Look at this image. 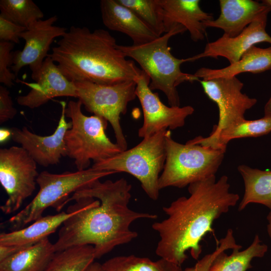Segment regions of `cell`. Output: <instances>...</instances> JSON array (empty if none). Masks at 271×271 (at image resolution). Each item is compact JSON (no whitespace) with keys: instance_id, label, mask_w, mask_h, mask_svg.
Masks as SVG:
<instances>
[{"instance_id":"obj_1","label":"cell","mask_w":271,"mask_h":271,"mask_svg":"<svg viewBox=\"0 0 271 271\" xmlns=\"http://www.w3.org/2000/svg\"><path fill=\"white\" fill-rule=\"evenodd\" d=\"M131 189V185L121 178L97 180L74 193L68 202L75 200L79 209L59 230L53 244L55 251L91 245L96 259L136 238L138 233L130 229L131 224L140 219H155L157 215L129 208Z\"/></svg>"},{"instance_id":"obj_2","label":"cell","mask_w":271,"mask_h":271,"mask_svg":"<svg viewBox=\"0 0 271 271\" xmlns=\"http://www.w3.org/2000/svg\"><path fill=\"white\" fill-rule=\"evenodd\" d=\"M230 188L227 176L216 180L214 176L190 184L188 197H179L164 207L167 217L152 225L160 237L156 254L180 266L187 258V251L198 259L202 251L201 241L207 233L213 232L214 221L239 199Z\"/></svg>"},{"instance_id":"obj_3","label":"cell","mask_w":271,"mask_h":271,"mask_svg":"<svg viewBox=\"0 0 271 271\" xmlns=\"http://www.w3.org/2000/svg\"><path fill=\"white\" fill-rule=\"evenodd\" d=\"M115 38L105 30L91 31L72 26L49 54L62 74L75 83L111 84L135 80L143 73L117 48Z\"/></svg>"},{"instance_id":"obj_4","label":"cell","mask_w":271,"mask_h":271,"mask_svg":"<svg viewBox=\"0 0 271 271\" xmlns=\"http://www.w3.org/2000/svg\"><path fill=\"white\" fill-rule=\"evenodd\" d=\"M187 30L180 25L174 26L168 32L156 39L139 45H117L126 57L135 60L149 76V87L153 91L159 90L166 95L170 106H180L177 87L185 82L199 81L194 74L184 73L181 70L186 58L174 57L168 45L173 36L183 34Z\"/></svg>"},{"instance_id":"obj_5","label":"cell","mask_w":271,"mask_h":271,"mask_svg":"<svg viewBox=\"0 0 271 271\" xmlns=\"http://www.w3.org/2000/svg\"><path fill=\"white\" fill-rule=\"evenodd\" d=\"M115 173L93 167L61 174L41 172L36 180L39 186L38 193L25 208L9 219L10 228L12 231L24 228L42 217L44 211L50 207L60 211L68 203L70 194Z\"/></svg>"},{"instance_id":"obj_6","label":"cell","mask_w":271,"mask_h":271,"mask_svg":"<svg viewBox=\"0 0 271 271\" xmlns=\"http://www.w3.org/2000/svg\"><path fill=\"white\" fill-rule=\"evenodd\" d=\"M166 158L159 179L160 190L183 188L215 176L225 151L174 141L168 129L166 137Z\"/></svg>"},{"instance_id":"obj_7","label":"cell","mask_w":271,"mask_h":271,"mask_svg":"<svg viewBox=\"0 0 271 271\" xmlns=\"http://www.w3.org/2000/svg\"><path fill=\"white\" fill-rule=\"evenodd\" d=\"M82 106L79 100H70L65 109L72 123L65 137L67 156L74 160L78 170L88 169L91 160L95 163L122 151L106 136L108 122L99 116L85 115Z\"/></svg>"},{"instance_id":"obj_8","label":"cell","mask_w":271,"mask_h":271,"mask_svg":"<svg viewBox=\"0 0 271 271\" xmlns=\"http://www.w3.org/2000/svg\"><path fill=\"white\" fill-rule=\"evenodd\" d=\"M168 129L143 138L135 147L93 165L96 169L125 172L137 178L148 196L157 200L159 179L166 161V137Z\"/></svg>"},{"instance_id":"obj_9","label":"cell","mask_w":271,"mask_h":271,"mask_svg":"<svg viewBox=\"0 0 271 271\" xmlns=\"http://www.w3.org/2000/svg\"><path fill=\"white\" fill-rule=\"evenodd\" d=\"M77 98L85 109L109 122L113 129L116 144L122 151L127 142L120 125V115L126 113L128 103L137 97L134 80L102 84L88 81L75 82Z\"/></svg>"},{"instance_id":"obj_10","label":"cell","mask_w":271,"mask_h":271,"mask_svg":"<svg viewBox=\"0 0 271 271\" xmlns=\"http://www.w3.org/2000/svg\"><path fill=\"white\" fill-rule=\"evenodd\" d=\"M199 81L206 95L216 104L219 119L208 137L198 136L188 142L212 148L220 132L245 119L246 111L256 103L257 100L242 92L243 83L236 76Z\"/></svg>"},{"instance_id":"obj_11","label":"cell","mask_w":271,"mask_h":271,"mask_svg":"<svg viewBox=\"0 0 271 271\" xmlns=\"http://www.w3.org/2000/svg\"><path fill=\"white\" fill-rule=\"evenodd\" d=\"M37 163L22 147L0 149V182L8 198L0 208L9 214L17 211L36 189Z\"/></svg>"},{"instance_id":"obj_12","label":"cell","mask_w":271,"mask_h":271,"mask_svg":"<svg viewBox=\"0 0 271 271\" xmlns=\"http://www.w3.org/2000/svg\"><path fill=\"white\" fill-rule=\"evenodd\" d=\"M136 95L144 114L143 125L138 130L140 138H147L165 129H175L182 127L186 118L194 112L190 105L168 106L161 100L158 94L150 89V79L143 71L135 80Z\"/></svg>"},{"instance_id":"obj_13","label":"cell","mask_w":271,"mask_h":271,"mask_svg":"<svg viewBox=\"0 0 271 271\" xmlns=\"http://www.w3.org/2000/svg\"><path fill=\"white\" fill-rule=\"evenodd\" d=\"M56 16L45 20H38L32 23L27 30L22 33L20 38L25 44L21 51L12 52L11 71L17 76L21 69L29 66L32 71L31 77L34 81L37 77L54 40L62 37L67 29L54 25L57 21Z\"/></svg>"},{"instance_id":"obj_14","label":"cell","mask_w":271,"mask_h":271,"mask_svg":"<svg viewBox=\"0 0 271 271\" xmlns=\"http://www.w3.org/2000/svg\"><path fill=\"white\" fill-rule=\"evenodd\" d=\"M61 114L58 125L53 134L42 136L30 131L24 126L22 128L10 129L12 139L20 144L37 164L48 167L60 163L62 157L67 156L65 137L72 126L71 122L66 120V103L61 101Z\"/></svg>"},{"instance_id":"obj_15","label":"cell","mask_w":271,"mask_h":271,"mask_svg":"<svg viewBox=\"0 0 271 271\" xmlns=\"http://www.w3.org/2000/svg\"><path fill=\"white\" fill-rule=\"evenodd\" d=\"M268 13L259 17L234 37L223 34L216 41L208 43L203 52L186 58V62L207 57L217 59L222 57L231 64L237 62L246 51L255 44L262 42L271 44V37L265 30Z\"/></svg>"},{"instance_id":"obj_16","label":"cell","mask_w":271,"mask_h":271,"mask_svg":"<svg viewBox=\"0 0 271 271\" xmlns=\"http://www.w3.org/2000/svg\"><path fill=\"white\" fill-rule=\"evenodd\" d=\"M35 82L26 83L31 88L27 94L17 98L18 103L34 109L40 107L51 99L62 96L77 98L75 83L69 80L61 72L53 60L47 57Z\"/></svg>"},{"instance_id":"obj_17","label":"cell","mask_w":271,"mask_h":271,"mask_svg":"<svg viewBox=\"0 0 271 271\" xmlns=\"http://www.w3.org/2000/svg\"><path fill=\"white\" fill-rule=\"evenodd\" d=\"M200 3L199 0H159L165 33L180 25L189 32L194 42L203 40L206 35L205 23L214 17L202 10Z\"/></svg>"},{"instance_id":"obj_18","label":"cell","mask_w":271,"mask_h":271,"mask_svg":"<svg viewBox=\"0 0 271 271\" xmlns=\"http://www.w3.org/2000/svg\"><path fill=\"white\" fill-rule=\"evenodd\" d=\"M220 13L215 20L205 22L206 28L220 29L230 37L239 34L254 20L271 11V6L263 1L220 0Z\"/></svg>"},{"instance_id":"obj_19","label":"cell","mask_w":271,"mask_h":271,"mask_svg":"<svg viewBox=\"0 0 271 271\" xmlns=\"http://www.w3.org/2000/svg\"><path fill=\"white\" fill-rule=\"evenodd\" d=\"M101 18L109 30L128 36L134 45L149 43L158 36L130 9L117 0H102L100 2Z\"/></svg>"},{"instance_id":"obj_20","label":"cell","mask_w":271,"mask_h":271,"mask_svg":"<svg viewBox=\"0 0 271 271\" xmlns=\"http://www.w3.org/2000/svg\"><path fill=\"white\" fill-rule=\"evenodd\" d=\"M78 203L69 206L66 212L42 216L29 226L10 232L0 234V245L26 248L37 243L55 232L57 228L79 210Z\"/></svg>"},{"instance_id":"obj_21","label":"cell","mask_w":271,"mask_h":271,"mask_svg":"<svg viewBox=\"0 0 271 271\" xmlns=\"http://www.w3.org/2000/svg\"><path fill=\"white\" fill-rule=\"evenodd\" d=\"M271 69V46L260 48L255 46L246 51L236 62L221 69L202 67L194 74L203 80L231 78L243 72L261 73Z\"/></svg>"},{"instance_id":"obj_22","label":"cell","mask_w":271,"mask_h":271,"mask_svg":"<svg viewBox=\"0 0 271 271\" xmlns=\"http://www.w3.org/2000/svg\"><path fill=\"white\" fill-rule=\"evenodd\" d=\"M55 253L47 237L0 261V271H43Z\"/></svg>"},{"instance_id":"obj_23","label":"cell","mask_w":271,"mask_h":271,"mask_svg":"<svg viewBox=\"0 0 271 271\" xmlns=\"http://www.w3.org/2000/svg\"><path fill=\"white\" fill-rule=\"evenodd\" d=\"M237 170L244 186L238 210H244L251 203L261 204L271 210V171L252 168L245 165L239 166Z\"/></svg>"},{"instance_id":"obj_24","label":"cell","mask_w":271,"mask_h":271,"mask_svg":"<svg viewBox=\"0 0 271 271\" xmlns=\"http://www.w3.org/2000/svg\"><path fill=\"white\" fill-rule=\"evenodd\" d=\"M267 250V246L262 242L256 234L246 249H233L229 255L225 251L219 253L213 260L208 271H246L252 267L251 261L254 258L263 257Z\"/></svg>"},{"instance_id":"obj_25","label":"cell","mask_w":271,"mask_h":271,"mask_svg":"<svg viewBox=\"0 0 271 271\" xmlns=\"http://www.w3.org/2000/svg\"><path fill=\"white\" fill-rule=\"evenodd\" d=\"M95 259L92 245L73 246L56 252L43 271H85Z\"/></svg>"},{"instance_id":"obj_26","label":"cell","mask_w":271,"mask_h":271,"mask_svg":"<svg viewBox=\"0 0 271 271\" xmlns=\"http://www.w3.org/2000/svg\"><path fill=\"white\" fill-rule=\"evenodd\" d=\"M102 271H182L181 266L164 258L153 261L133 255L117 256L104 262Z\"/></svg>"},{"instance_id":"obj_27","label":"cell","mask_w":271,"mask_h":271,"mask_svg":"<svg viewBox=\"0 0 271 271\" xmlns=\"http://www.w3.org/2000/svg\"><path fill=\"white\" fill-rule=\"evenodd\" d=\"M271 131V116L255 120L246 119L222 130L219 134L212 148L226 151L228 143L232 140L257 137Z\"/></svg>"},{"instance_id":"obj_28","label":"cell","mask_w":271,"mask_h":271,"mask_svg":"<svg viewBox=\"0 0 271 271\" xmlns=\"http://www.w3.org/2000/svg\"><path fill=\"white\" fill-rule=\"evenodd\" d=\"M0 16L24 27L42 20L44 13L32 0H1Z\"/></svg>"},{"instance_id":"obj_29","label":"cell","mask_w":271,"mask_h":271,"mask_svg":"<svg viewBox=\"0 0 271 271\" xmlns=\"http://www.w3.org/2000/svg\"><path fill=\"white\" fill-rule=\"evenodd\" d=\"M130 9L158 36L165 33L159 0H117Z\"/></svg>"},{"instance_id":"obj_30","label":"cell","mask_w":271,"mask_h":271,"mask_svg":"<svg viewBox=\"0 0 271 271\" xmlns=\"http://www.w3.org/2000/svg\"><path fill=\"white\" fill-rule=\"evenodd\" d=\"M241 248L242 246L236 242L232 229H229L224 237L219 241L217 247L213 252L205 255L194 266L187 267L182 271H208L213 260L219 253L229 249Z\"/></svg>"},{"instance_id":"obj_31","label":"cell","mask_w":271,"mask_h":271,"mask_svg":"<svg viewBox=\"0 0 271 271\" xmlns=\"http://www.w3.org/2000/svg\"><path fill=\"white\" fill-rule=\"evenodd\" d=\"M14 43L0 41V82L7 87L14 85L16 75L9 68L12 65V50Z\"/></svg>"},{"instance_id":"obj_32","label":"cell","mask_w":271,"mask_h":271,"mask_svg":"<svg viewBox=\"0 0 271 271\" xmlns=\"http://www.w3.org/2000/svg\"><path fill=\"white\" fill-rule=\"evenodd\" d=\"M27 28L14 23L0 16V40L18 44L20 35Z\"/></svg>"},{"instance_id":"obj_33","label":"cell","mask_w":271,"mask_h":271,"mask_svg":"<svg viewBox=\"0 0 271 271\" xmlns=\"http://www.w3.org/2000/svg\"><path fill=\"white\" fill-rule=\"evenodd\" d=\"M17 110L13 105L10 91L7 87L0 86V123L3 124L13 119Z\"/></svg>"},{"instance_id":"obj_34","label":"cell","mask_w":271,"mask_h":271,"mask_svg":"<svg viewBox=\"0 0 271 271\" xmlns=\"http://www.w3.org/2000/svg\"><path fill=\"white\" fill-rule=\"evenodd\" d=\"M11 137H12V133L10 129L1 128L0 142L1 144L7 141Z\"/></svg>"},{"instance_id":"obj_35","label":"cell","mask_w":271,"mask_h":271,"mask_svg":"<svg viewBox=\"0 0 271 271\" xmlns=\"http://www.w3.org/2000/svg\"><path fill=\"white\" fill-rule=\"evenodd\" d=\"M85 271H102V265L98 262H92Z\"/></svg>"},{"instance_id":"obj_36","label":"cell","mask_w":271,"mask_h":271,"mask_svg":"<svg viewBox=\"0 0 271 271\" xmlns=\"http://www.w3.org/2000/svg\"><path fill=\"white\" fill-rule=\"evenodd\" d=\"M264 114L265 116H271V96L264 106Z\"/></svg>"},{"instance_id":"obj_37","label":"cell","mask_w":271,"mask_h":271,"mask_svg":"<svg viewBox=\"0 0 271 271\" xmlns=\"http://www.w3.org/2000/svg\"><path fill=\"white\" fill-rule=\"evenodd\" d=\"M266 219L267 221V232L268 235L271 240V210H269V212L266 217Z\"/></svg>"},{"instance_id":"obj_38","label":"cell","mask_w":271,"mask_h":271,"mask_svg":"<svg viewBox=\"0 0 271 271\" xmlns=\"http://www.w3.org/2000/svg\"><path fill=\"white\" fill-rule=\"evenodd\" d=\"M262 1L264 2L265 3H266V4L271 6V0H264Z\"/></svg>"}]
</instances>
